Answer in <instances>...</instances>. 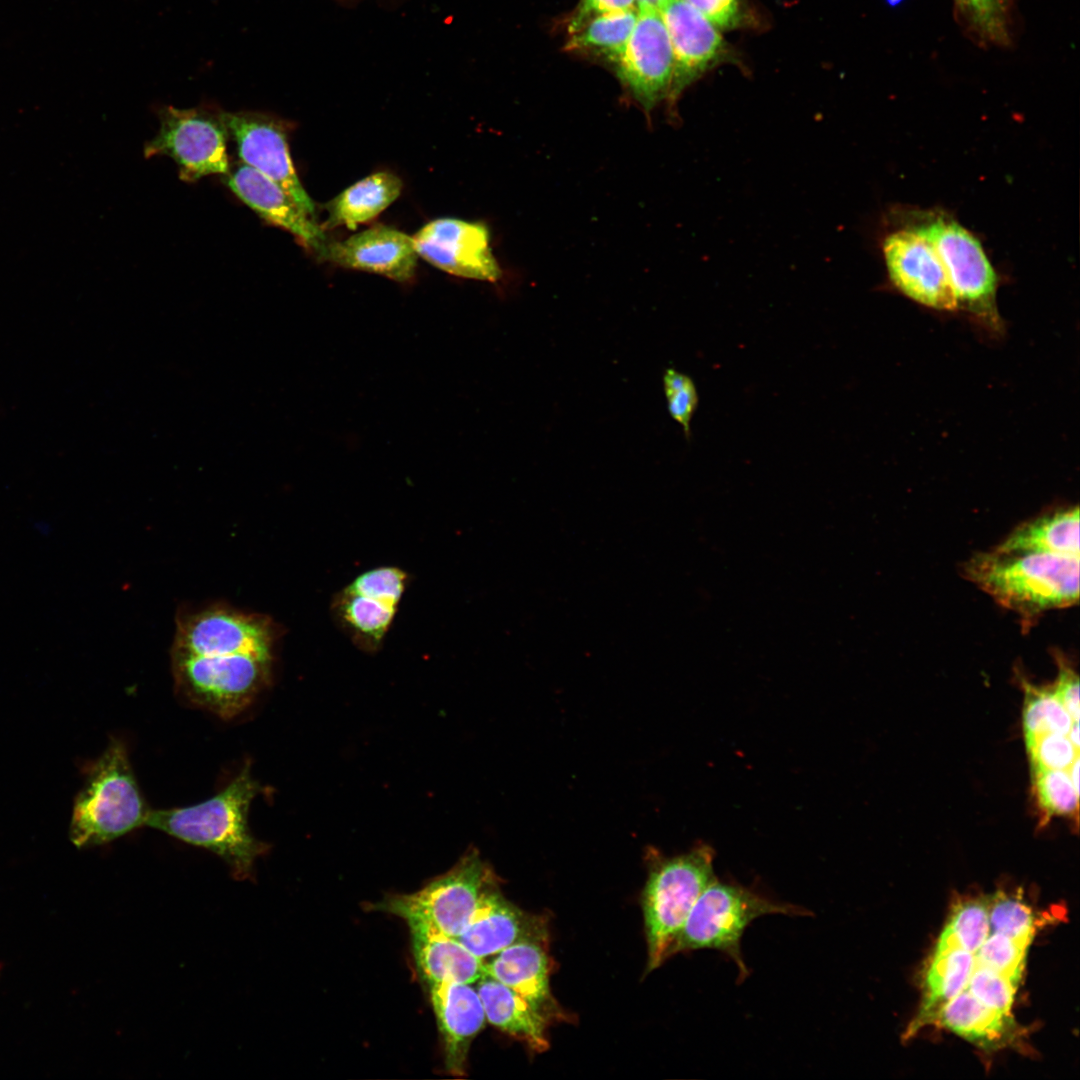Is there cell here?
Here are the masks:
<instances>
[{"instance_id": "cell-1", "label": "cell", "mask_w": 1080, "mask_h": 1080, "mask_svg": "<svg viewBox=\"0 0 1080 1080\" xmlns=\"http://www.w3.org/2000/svg\"><path fill=\"white\" fill-rule=\"evenodd\" d=\"M259 789L247 765L223 790L201 803L150 810L145 826L212 851L236 879L247 880L256 860L268 849L248 824L250 805Z\"/></svg>"}, {"instance_id": "cell-2", "label": "cell", "mask_w": 1080, "mask_h": 1080, "mask_svg": "<svg viewBox=\"0 0 1080 1080\" xmlns=\"http://www.w3.org/2000/svg\"><path fill=\"white\" fill-rule=\"evenodd\" d=\"M963 573L1025 621L1079 599V556L994 548L972 556Z\"/></svg>"}, {"instance_id": "cell-3", "label": "cell", "mask_w": 1080, "mask_h": 1080, "mask_svg": "<svg viewBox=\"0 0 1080 1080\" xmlns=\"http://www.w3.org/2000/svg\"><path fill=\"white\" fill-rule=\"evenodd\" d=\"M149 811L125 746L113 740L87 769L74 800L69 838L80 848L106 844L144 826Z\"/></svg>"}, {"instance_id": "cell-4", "label": "cell", "mask_w": 1080, "mask_h": 1080, "mask_svg": "<svg viewBox=\"0 0 1080 1080\" xmlns=\"http://www.w3.org/2000/svg\"><path fill=\"white\" fill-rule=\"evenodd\" d=\"M649 874L642 893L648 948L647 971L673 955V947L695 901L715 879L714 850L699 844L689 852L665 857L649 849Z\"/></svg>"}, {"instance_id": "cell-5", "label": "cell", "mask_w": 1080, "mask_h": 1080, "mask_svg": "<svg viewBox=\"0 0 1080 1080\" xmlns=\"http://www.w3.org/2000/svg\"><path fill=\"white\" fill-rule=\"evenodd\" d=\"M769 914L808 916L812 913L802 906L774 901L746 887L715 878L695 901L672 953L699 949L720 951L736 964L744 979L749 973L741 953V938L752 921Z\"/></svg>"}, {"instance_id": "cell-6", "label": "cell", "mask_w": 1080, "mask_h": 1080, "mask_svg": "<svg viewBox=\"0 0 1080 1080\" xmlns=\"http://www.w3.org/2000/svg\"><path fill=\"white\" fill-rule=\"evenodd\" d=\"M274 664L275 657L248 653L171 654L177 690L193 704L222 718H232L254 702L270 685Z\"/></svg>"}, {"instance_id": "cell-7", "label": "cell", "mask_w": 1080, "mask_h": 1080, "mask_svg": "<svg viewBox=\"0 0 1080 1080\" xmlns=\"http://www.w3.org/2000/svg\"><path fill=\"white\" fill-rule=\"evenodd\" d=\"M496 877L475 848H470L446 873L411 894L394 895L375 909L402 919H416L457 938Z\"/></svg>"}, {"instance_id": "cell-8", "label": "cell", "mask_w": 1080, "mask_h": 1080, "mask_svg": "<svg viewBox=\"0 0 1080 1080\" xmlns=\"http://www.w3.org/2000/svg\"><path fill=\"white\" fill-rule=\"evenodd\" d=\"M410 583L411 575L401 567L369 568L334 593L331 619L357 649L375 654L384 645Z\"/></svg>"}, {"instance_id": "cell-9", "label": "cell", "mask_w": 1080, "mask_h": 1080, "mask_svg": "<svg viewBox=\"0 0 1080 1080\" xmlns=\"http://www.w3.org/2000/svg\"><path fill=\"white\" fill-rule=\"evenodd\" d=\"M283 634L269 615L213 604L178 614L171 654L275 657Z\"/></svg>"}, {"instance_id": "cell-10", "label": "cell", "mask_w": 1080, "mask_h": 1080, "mask_svg": "<svg viewBox=\"0 0 1080 1080\" xmlns=\"http://www.w3.org/2000/svg\"><path fill=\"white\" fill-rule=\"evenodd\" d=\"M222 113L200 107H165L160 113L158 132L144 147L145 157L171 158L185 182L214 174L226 175L230 169L228 131Z\"/></svg>"}, {"instance_id": "cell-11", "label": "cell", "mask_w": 1080, "mask_h": 1080, "mask_svg": "<svg viewBox=\"0 0 1080 1080\" xmlns=\"http://www.w3.org/2000/svg\"><path fill=\"white\" fill-rule=\"evenodd\" d=\"M915 230L935 248L958 304H963L984 324L999 329L995 302L997 277L978 239L960 224L943 218Z\"/></svg>"}, {"instance_id": "cell-12", "label": "cell", "mask_w": 1080, "mask_h": 1080, "mask_svg": "<svg viewBox=\"0 0 1080 1080\" xmlns=\"http://www.w3.org/2000/svg\"><path fill=\"white\" fill-rule=\"evenodd\" d=\"M228 136L241 162L254 168L282 188L309 216L315 205L298 178L288 145V127L280 119L260 112H224Z\"/></svg>"}, {"instance_id": "cell-13", "label": "cell", "mask_w": 1080, "mask_h": 1080, "mask_svg": "<svg viewBox=\"0 0 1080 1080\" xmlns=\"http://www.w3.org/2000/svg\"><path fill=\"white\" fill-rule=\"evenodd\" d=\"M613 64L619 80L646 113L667 99L673 53L658 9L638 7L636 25Z\"/></svg>"}, {"instance_id": "cell-14", "label": "cell", "mask_w": 1080, "mask_h": 1080, "mask_svg": "<svg viewBox=\"0 0 1080 1080\" xmlns=\"http://www.w3.org/2000/svg\"><path fill=\"white\" fill-rule=\"evenodd\" d=\"M418 256L454 276L495 282L502 270L490 247L486 225L455 218L427 223L413 237Z\"/></svg>"}, {"instance_id": "cell-15", "label": "cell", "mask_w": 1080, "mask_h": 1080, "mask_svg": "<svg viewBox=\"0 0 1080 1080\" xmlns=\"http://www.w3.org/2000/svg\"><path fill=\"white\" fill-rule=\"evenodd\" d=\"M673 53L667 102L670 113L683 91L714 66L727 61L728 45L711 22L683 0H665L658 9Z\"/></svg>"}, {"instance_id": "cell-16", "label": "cell", "mask_w": 1080, "mask_h": 1080, "mask_svg": "<svg viewBox=\"0 0 1080 1080\" xmlns=\"http://www.w3.org/2000/svg\"><path fill=\"white\" fill-rule=\"evenodd\" d=\"M882 252L893 285L926 307L953 311L958 301L933 245L916 230L888 234Z\"/></svg>"}, {"instance_id": "cell-17", "label": "cell", "mask_w": 1080, "mask_h": 1080, "mask_svg": "<svg viewBox=\"0 0 1080 1080\" xmlns=\"http://www.w3.org/2000/svg\"><path fill=\"white\" fill-rule=\"evenodd\" d=\"M545 920L508 901L496 884L483 895L471 919L456 938L469 952L486 960L521 941L546 944Z\"/></svg>"}, {"instance_id": "cell-18", "label": "cell", "mask_w": 1080, "mask_h": 1080, "mask_svg": "<svg viewBox=\"0 0 1080 1080\" xmlns=\"http://www.w3.org/2000/svg\"><path fill=\"white\" fill-rule=\"evenodd\" d=\"M318 257L344 268L406 282L415 274L418 255L411 236L376 225L345 240L328 241Z\"/></svg>"}, {"instance_id": "cell-19", "label": "cell", "mask_w": 1080, "mask_h": 1080, "mask_svg": "<svg viewBox=\"0 0 1080 1080\" xmlns=\"http://www.w3.org/2000/svg\"><path fill=\"white\" fill-rule=\"evenodd\" d=\"M224 176L226 186L263 220L288 231L301 245L320 255L328 242L324 230L276 183L242 162Z\"/></svg>"}, {"instance_id": "cell-20", "label": "cell", "mask_w": 1080, "mask_h": 1080, "mask_svg": "<svg viewBox=\"0 0 1080 1080\" xmlns=\"http://www.w3.org/2000/svg\"><path fill=\"white\" fill-rule=\"evenodd\" d=\"M429 987L446 1069L453 1075H463L472 1041L486 1021L481 999L468 983L448 982Z\"/></svg>"}, {"instance_id": "cell-21", "label": "cell", "mask_w": 1080, "mask_h": 1080, "mask_svg": "<svg viewBox=\"0 0 1080 1080\" xmlns=\"http://www.w3.org/2000/svg\"><path fill=\"white\" fill-rule=\"evenodd\" d=\"M486 975L503 983L528 1001L548 1021L560 1018L561 1010L549 986V961L545 944L521 941L484 960Z\"/></svg>"}, {"instance_id": "cell-22", "label": "cell", "mask_w": 1080, "mask_h": 1080, "mask_svg": "<svg viewBox=\"0 0 1080 1080\" xmlns=\"http://www.w3.org/2000/svg\"><path fill=\"white\" fill-rule=\"evenodd\" d=\"M417 968L430 986L456 982L472 984L484 975V960L469 952L456 938L423 921L406 920Z\"/></svg>"}, {"instance_id": "cell-23", "label": "cell", "mask_w": 1080, "mask_h": 1080, "mask_svg": "<svg viewBox=\"0 0 1080 1080\" xmlns=\"http://www.w3.org/2000/svg\"><path fill=\"white\" fill-rule=\"evenodd\" d=\"M477 983L476 990L490 1024L522 1041L535 1052L548 1049V1019L544 1015L489 975H484Z\"/></svg>"}, {"instance_id": "cell-24", "label": "cell", "mask_w": 1080, "mask_h": 1080, "mask_svg": "<svg viewBox=\"0 0 1080 1080\" xmlns=\"http://www.w3.org/2000/svg\"><path fill=\"white\" fill-rule=\"evenodd\" d=\"M935 1023L957 1033L983 1049L1007 1045L1015 1036L1011 1014L992 1010L963 990L939 1011Z\"/></svg>"}, {"instance_id": "cell-25", "label": "cell", "mask_w": 1080, "mask_h": 1080, "mask_svg": "<svg viewBox=\"0 0 1080 1080\" xmlns=\"http://www.w3.org/2000/svg\"><path fill=\"white\" fill-rule=\"evenodd\" d=\"M402 181L388 171L373 173L352 184L326 204L322 229L345 226L350 230L374 219L401 194Z\"/></svg>"}, {"instance_id": "cell-26", "label": "cell", "mask_w": 1080, "mask_h": 1080, "mask_svg": "<svg viewBox=\"0 0 1080 1080\" xmlns=\"http://www.w3.org/2000/svg\"><path fill=\"white\" fill-rule=\"evenodd\" d=\"M975 964L974 954L958 947L935 950L925 977L924 996L915 1019L906 1034L934 1024L942 1007L962 992Z\"/></svg>"}, {"instance_id": "cell-27", "label": "cell", "mask_w": 1080, "mask_h": 1080, "mask_svg": "<svg viewBox=\"0 0 1080 1080\" xmlns=\"http://www.w3.org/2000/svg\"><path fill=\"white\" fill-rule=\"evenodd\" d=\"M1078 506L1047 512L1022 523L995 548L1079 556Z\"/></svg>"}, {"instance_id": "cell-28", "label": "cell", "mask_w": 1080, "mask_h": 1080, "mask_svg": "<svg viewBox=\"0 0 1080 1080\" xmlns=\"http://www.w3.org/2000/svg\"><path fill=\"white\" fill-rule=\"evenodd\" d=\"M637 17L638 9L597 16L570 35L565 49L598 55L614 63L626 46Z\"/></svg>"}, {"instance_id": "cell-29", "label": "cell", "mask_w": 1080, "mask_h": 1080, "mask_svg": "<svg viewBox=\"0 0 1080 1080\" xmlns=\"http://www.w3.org/2000/svg\"><path fill=\"white\" fill-rule=\"evenodd\" d=\"M1024 690L1023 731L1024 738L1056 733L1067 735L1075 721L1057 697L1054 687H1040L1020 679Z\"/></svg>"}, {"instance_id": "cell-30", "label": "cell", "mask_w": 1080, "mask_h": 1080, "mask_svg": "<svg viewBox=\"0 0 1080 1080\" xmlns=\"http://www.w3.org/2000/svg\"><path fill=\"white\" fill-rule=\"evenodd\" d=\"M953 1L960 23L978 43L996 46L1011 43L1007 6L1003 0Z\"/></svg>"}, {"instance_id": "cell-31", "label": "cell", "mask_w": 1080, "mask_h": 1080, "mask_svg": "<svg viewBox=\"0 0 1080 1080\" xmlns=\"http://www.w3.org/2000/svg\"><path fill=\"white\" fill-rule=\"evenodd\" d=\"M989 931V897L959 903L951 913L935 950L958 947L974 954Z\"/></svg>"}, {"instance_id": "cell-32", "label": "cell", "mask_w": 1080, "mask_h": 1080, "mask_svg": "<svg viewBox=\"0 0 1080 1080\" xmlns=\"http://www.w3.org/2000/svg\"><path fill=\"white\" fill-rule=\"evenodd\" d=\"M1033 791L1045 821L1058 815L1078 818L1079 792L1068 770H1031Z\"/></svg>"}, {"instance_id": "cell-33", "label": "cell", "mask_w": 1080, "mask_h": 1080, "mask_svg": "<svg viewBox=\"0 0 1080 1080\" xmlns=\"http://www.w3.org/2000/svg\"><path fill=\"white\" fill-rule=\"evenodd\" d=\"M1033 938H1011L989 931V935L974 953L975 961L1020 983L1028 948Z\"/></svg>"}, {"instance_id": "cell-34", "label": "cell", "mask_w": 1080, "mask_h": 1080, "mask_svg": "<svg viewBox=\"0 0 1080 1080\" xmlns=\"http://www.w3.org/2000/svg\"><path fill=\"white\" fill-rule=\"evenodd\" d=\"M989 927L1011 938H1033L1034 916L1021 896L997 891L989 896Z\"/></svg>"}, {"instance_id": "cell-35", "label": "cell", "mask_w": 1080, "mask_h": 1080, "mask_svg": "<svg viewBox=\"0 0 1080 1080\" xmlns=\"http://www.w3.org/2000/svg\"><path fill=\"white\" fill-rule=\"evenodd\" d=\"M1018 984L1005 975L975 961L973 971L964 990L972 994L986 1007L1010 1014Z\"/></svg>"}, {"instance_id": "cell-36", "label": "cell", "mask_w": 1080, "mask_h": 1080, "mask_svg": "<svg viewBox=\"0 0 1080 1080\" xmlns=\"http://www.w3.org/2000/svg\"><path fill=\"white\" fill-rule=\"evenodd\" d=\"M663 388L667 409L683 430L686 439L691 436V421L697 410L699 396L693 379L674 368L663 374Z\"/></svg>"}, {"instance_id": "cell-37", "label": "cell", "mask_w": 1080, "mask_h": 1080, "mask_svg": "<svg viewBox=\"0 0 1080 1080\" xmlns=\"http://www.w3.org/2000/svg\"><path fill=\"white\" fill-rule=\"evenodd\" d=\"M1031 770H1068L1079 749L1067 735L1048 733L1025 739Z\"/></svg>"}, {"instance_id": "cell-38", "label": "cell", "mask_w": 1080, "mask_h": 1080, "mask_svg": "<svg viewBox=\"0 0 1080 1080\" xmlns=\"http://www.w3.org/2000/svg\"><path fill=\"white\" fill-rule=\"evenodd\" d=\"M638 9L637 0H580L567 22L569 35L580 30L597 16Z\"/></svg>"}, {"instance_id": "cell-39", "label": "cell", "mask_w": 1080, "mask_h": 1080, "mask_svg": "<svg viewBox=\"0 0 1080 1080\" xmlns=\"http://www.w3.org/2000/svg\"><path fill=\"white\" fill-rule=\"evenodd\" d=\"M718 29L736 27L742 18L741 0H683Z\"/></svg>"}, {"instance_id": "cell-40", "label": "cell", "mask_w": 1080, "mask_h": 1080, "mask_svg": "<svg viewBox=\"0 0 1080 1080\" xmlns=\"http://www.w3.org/2000/svg\"><path fill=\"white\" fill-rule=\"evenodd\" d=\"M1058 676L1053 684L1060 702L1075 721H1079V677L1071 665L1060 655H1055Z\"/></svg>"}, {"instance_id": "cell-41", "label": "cell", "mask_w": 1080, "mask_h": 1080, "mask_svg": "<svg viewBox=\"0 0 1080 1080\" xmlns=\"http://www.w3.org/2000/svg\"><path fill=\"white\" fill-rule=\"evenodd\" d=\"M1078 723H1079V721H1074L1072 723V726H1071L1070 731L1068 733V738L1073 743V745L1079 749L1080 741H1079V725H1078Z\"/></svg>"}, {"instance_id": "cell-42", "label": "cell", "mask_w": 1080, "mask_h": 1080, "mask_svg": "<svg viewBox=\"0 0 1080 1080\" xmlns=\"http://www.w3.org/2000/svg\"><path fill=\"white\" fill-rule=\"evenodd\" d=\"M665 0H637L638 7L659 9Z\"/></svg>"}, {"instance_id": "cell-43", "label": "cell", "mask_w": 1080, "mask_h": 1080, "mask_svg": "<svg viewBox=\"0 0 1080 1080\" xmlns=\"http://www.w3.org/2000/svg\"><path fill=\"white\" fill-rule=\"evenodd\" d=\"M886 1H887V2H888V4H889V5H891V6H897V5H899V4H900V3H901V2L903 1V0H886Z\"/></svg>"}, {"instance_id": "cell-44", "label": "cell", "mask_w": 1080, "mask_h": 1080, "mask_svg": "<svg viewBox=\"0 0 1080 1080\" xmlns=\"http://www.w3.org/2000/svg\"><path fill=\"white\" fill-rule=\"evenodd\" d=\"M1003 1H1004V2H1005V3L1007 4V1H1008V0H1003Z\"/></svg>"}]
</instances>
